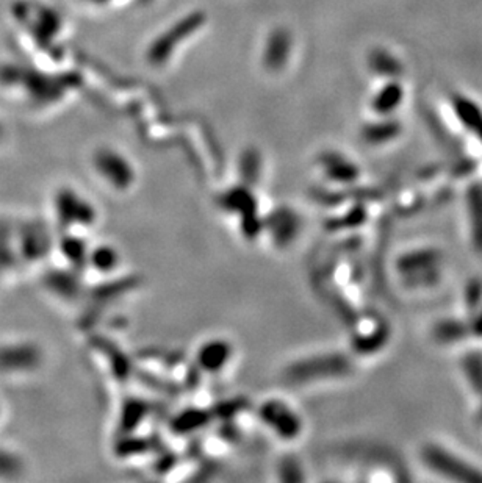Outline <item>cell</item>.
<instances>
[{"instance_id": "6da1fadb", "label": "cell", "mask_w": 482, "mask_h": 483, "mask_svg": "<svg viewBox=\"0 0 482 483\" xmlns=\"http://www.w3.org/2000/svg\"><path fill=\"white\" fill-rule=\"evenodd\" d=\"M55 222L65 233H84L98 222L94 203L72 188H61L52 199Z\"/></svg>"}, {"instance_id": "7a4b0ae2", "label": "cell", "mask_w": 482, "mask_h": 483, "mask_svg": "<svg viewBox=\"0 0 482 483\" xmlns=\"http://www.w3.org/2000/svg\"><path fill=\"white\" fill-rule=\"evenodd\" d=\"M44 358V349L35 340H5L0 342V376L29 377L40 372Z\"/></svg>"}, {"instance_id": "3957f363", "label": "cell", "mask_w": 482, "mask_h": 483, "mask_svg": "<svg viewBox=\"0 0 482 483\" xmlns=\"http://www.w3.org/2000/svg\"><path fill=\"white\" fill-rule=\"evenodd\" d=\"M94 169L99 179L113 191H127L135 182V169L132 163L116 150H98L94 155Z\"/></svg>"}, {"instance_id": "277c9868", "label": "cell", "mask_w": 482, "mask_h": 483, "mask_svg": "<svg viewBox=\"0 0 482 483\" xmlns=\"http://www.w3.org/2000/svg\"><path fill=\"white\" fill-rule=\"evenodd\" d=\"M202 19L204 17H202L201 13H193V15L183 17L182 21L174 24L173 27H169L168 31H164L163 35L158 36L152 42L148 52V58L152 65H163L164 61H168L177 44L185 41L194 30L201 27Z\"/></svg>"}, {"instance_id": "5b68a950", "label": "cell", "mask_w": 482, "mask_h": 483, "mask_svg": "<svg viewBox=\"0 0 482 483\" xmlns=\"http://www.w3.org/2000/svg\"><path fill=\"white\" fill-rule=\"evenodd\" d=\"M291 409L283 400H268V402L265 400V404L260 406L263 424L272 431V435L281 440H295L301 431L302 421H285L297 416V413Z\"/></svg>"}, {"instance_id": "8992f818", "label": "cell", "mask_w": 482, "mask_h": 483, "mask_svg": "<svg viewBox=\"0 0 482 483\" xmlns=\"http://www.w3.org/2000/svg\"><path fill=\"white\" fill-rule=\"evenodd\" d=\"M232 355L233 351L231 342L221 338H215L210 341H205L204 345L199 347L198 361L205 372L219 374L224 372L226 367L231 365Z\"/></svg>"}, {"instance_id": "52a82bcc", "label": "cell", "mask_w": 482, "mask_h": 483, "mask_svg": "<svg viewBox=\"0 0 482 483\" xmlns=\"http://www.w3.org/2000/svg\"><path fill=\"white\" fill-rule=\"evenodd\" d=\"M426 460L430 466L440 469V473L449 475V477L460 479V480H481L482 475L476 473V469L459 461L456 457L448 454L443 449L430 448L426 450Z\"/></svg>"}, {"instance_id": "ba28073f", "label": "cell", "mask_w": 482, "mask_h": 483, "mask_svg": "<svg viewBox=\"0 0 482 483\" xmlns=\"http://www.w3.org/2000/svg\"><path fill=\"white\" fill-rule=\"evenodd\" d=\"M291 54V36L285 29L272 30L263 50V63L270 71H277L287 65Z\"/></svg>"}, {"instance_id": "9c48e42d", "label": "cell", "mask_w": 482, "mask_h": 483, "mask_svg": "<svg viewBox=\"0 0 482 483\" xmlns=\"http://www.w3.org/2000/svg\"><path fill=\"white\" fill-rule=\"evenodd\" d=\"M27 473V461L15 448L0 444V479L17 480Z\"/></svg>"}, {"instance_id": "30bf717a", "label": "cell", "mask_w": 482, "mask_h": 483, "mask_svg": "<svg viewBox=\"0 0 482 483\" xmlns=\"http://www.w3.org/2000/svg\"><path fill=\"white\" fill-rule=\"evenodd\" d=\"M118 253L110 246H96L90 247L86 257V264L91 266L93 271L96 272H109L118 268Z\"/></svg>"}, {"instance_id": "8fae6325", "label": "cell", "mask_w": 482, "mask_h": 483, "mask_svg": "<svg viewBox=\"0 0 482 483\" xmlns=\"http://www.w3.org/2000/svg\"><path fill=\"white\" fill-rule=\"evenodd\" d=\"M399 102H401V90H399V86L389 85L382 91L378 93L376 99L373 100V106L376 113L387 114L395 110Z\"/></svg>"}, {"instance_id": "7c38bea8", "label": "cell", "mask_w": 482, "mask_h": 483, "mask_svg": "<svg viewBox=\"0 0 482 483\" xmlns=\"http://www.w3.org/2000/svg\"><path fill=\"white\" fill-rule=\"evenodd\" d=\"M473 208H472V218H473V237L476 241L478 249H482V194L473 196Z\"/></svg>"}, {"instance_id": "4fadbf2b", "label": "cell", "mask_w": 482, "mask_h": 483, "mask_svg": "<svg viewBox=\"0 0 482 483\" xmlns=\"http://www.w3.org/2000/svg\"><path fill=\"white\" fill-rule=\"evenodd\" d=\"M393 135V125L389 124H379V125H371L365 129V136L371 141H380V139L390 138Z\"/></svg>"}, {"instance_id": "5bb4252c", "label": "cell", "mask_w": 482, "mask_h": 483, "mask_svg": "<svg viewBox=\"0 0 482 483\" xmlns=\"http://www.w3.org/2000/svg\"><path fill=\"white\" fill-rule=\"evenodd\" d=\"M3 418H5V405H3V400L0 399V424H2Z\"/></svg>"}, {"instance_id": "9a60e30c", "label": "cell", "mask_w": 482, "mask_h": 483, "mask_svg": "<svg viewBox=\"0 0 482 483\" xmlns=\"http://www.w3.org/2000/svg\"><path fill=\"white\" fill-rule=\"evenodd\" d=\"M98 2H107V0H98Z\"/></svg>"}]
</instances>
